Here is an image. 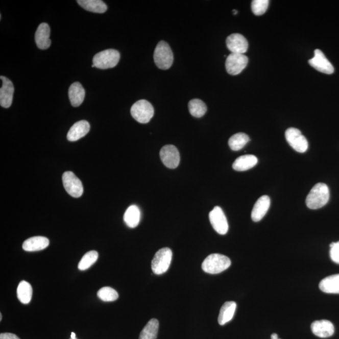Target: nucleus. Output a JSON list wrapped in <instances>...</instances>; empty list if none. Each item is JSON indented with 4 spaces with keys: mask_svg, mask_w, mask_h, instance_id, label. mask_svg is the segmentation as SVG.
<instances>
[{
    "mask_svg": "<svg viewBox=\"0 0 339 339\" xmlns=\"http://www.w3.org/2000/svg\"><path fill=\"white\" fill-rule=\"evenodd\" d=\"M330 198L329 188L324 183L314 185L306 199V204L310 209L322 208L327 204Z\"/></svg>",
    "mask_w": 339,
    "mask_h": 339,
    "instance_id": "obj_1",
    "label": "nucleus"
},
{
    "mask_svg": "<svg viewBox=\"0 0 339 339\" xmlns=\"http://www.w3.org/2000/svg\"><path fill=\"white\" fill-rule=\"evenodd\" d=\"M231 261L226 256L221 254H210L202 264V269L209 274H218L230 267Z\"/></svg>",
    "mask_w": 339,
    "mask_h": 339,
    "instance_id": "obj_2",
    "label": "nucleus"
},
{
    "mask_svg": "<svg viewBox=\"0 0 339 339\" xmlns=\"http://www.w3.org/2000/svg\"><path fill=\"white\" fill-rule=\"evenodd\" d=\"M156 65L162 70L171 68L174 62V54L171 46L164 41H160L156 46L154 55Z\"/></svg>",
    "mask_w": 339,
    "mask_h": 339,
    "instance_id": "obj_3",
    "label": "nucleus"
},
{
    "mask_svg": "<svg viewBox=\"0 0 339 339\" xmlns=\"http://www.w3.org/2000/svg\"><path fill=\"white\" fill-rule=\"evenodd\" d=\"M120 59V54L114 49L100 52L93 57V64L100 69H108L116 67Z\"/></svg>",
    "mask_w": 339,
    "mask_h": 339,
    "instance_id": "obj_4",
    "label": "nucleus"
},
{
    "mask_svg": "<svg viewBox=\"0 0 339 339\" xmlns=\"http://www.w3.org/2000/svg\"><path fill=\"white\" fill-rule=\"evenodd\" d=\"M131 114L139 124H146L154 115V108L152 104L144 100H139L131 108Z\"/></svg>",
    "mask_w": 339,
    "mask_h": 339,
    "instance_id": "obj_5",
    "label": "nucleus"
},
{
    "mask_svg": "<svg viewBox=\"0 0 339 339\" xmlns=\"http://www.w3.org/2000/svg\"><path fill=\"white\" fill-rule=\"evenodd\" d=\"M172 251L168 248L160 249L156 253L152 261V269L155 275H162L166 272L171 265Z\"/></svg>",
    "mask_w": 339,
    "mask_h": 339,
    "instance_id": "obj_6",
    "label": "nucleus"
},
{
    "mask_svg": "<svg viewBox=\"0 0 339 339\" xmlns=\"http://www.w3.org/2000/svg\"><path fill=\"white\" fill-rule=\"evenodd\" d=\"M63 185L70 196L79 198L83 195L84 188L80 179L72 172H65L62 176Z\"/></svg>",
    "mask_w": 339,
    "mask_h": 339,
    "instance_id": "obj_7",
    "label": "nucleus"
},
{
    "mask_svg": "<svg viewBox=\"0 0 339 339\" xmlns=\"http://www.w3.org/2000/svg\"><path fill=\"white\" fill-rule=\"evenodd\" d=\"M287 142L295 151L299 153H305L308 147L307 139L299 130L295 128H289L285 132Z\"/></svg>",
    "mask_w": 339,
    "mask_h": 339,
    "instance_id": "obj_8",
    "label": "nucleus"
},
{
    "mask_svg": "<svg viewBox=\"0 0 339 339\" xmlns=\"http://www.w3.org/2000/svg\"><path fill=\"white\" fill-rule=\"evenodd\" d=\"M248 58L244 54L231 53L227 57L226 68L229 75H239L247 66Z\"/></svg>",
    "mask_w": 339,
    "mask_h": 339,
    "instance_id": "obj_9",
    "label": "nucleus"
},
{
    "mask_svg": "<svg viewBox=\"0 0 339 339\" xmlns=\"http://www.w3.org/2000/svg\"><path fill=\"white\" fill-rule=\"evenodd\" d=\"M209 220L212 228L218 234L224 235L228 232L229 229L228 220L220 207H215L209 213Z\"/></svg>",
    "mask_w": 339,
    "mask_h": 339,
    "instance_id": "obj_10",
    "label": "nucleus"
},
{
    "mask_svg": "<svg viewBox=\"0 0 339 339\" xmlns=\"http://www.w3.org/2000/svg\"><path fill=\"white\" fill-rule=\"evenodd\" d=\"M308 63L314 69L322 73L332 75L334 72V67L319 49L314 51V57L309 60Z\"/></svg>",
    "mask_w": 339,
    "mask_h": 339,
    "instance_id": "obj_11",
    "label": "nucleus"
},
{
    "mask_svg": "<svg viewBox=\"0 0 339 339\" xmlns=\"http://www.w3.org/2000/svg\"><path fill=\"white\" fill-rule=\"evenodd\" d=\"M160 156L162 162L166 167L176 168L179 166L180 161L179 150L174 146L167 144L161 149Z\"/></svg>",
    "mask_w": 339,
    "mask_h": 339,
    "instance_id": "obj_12",
    "label": "nucleus"
},
{
    "mask_svg": "<svg viewBox=\"0 0 339 339\" xmlns=\"http://www.w3.org/2000/svg\"><path fill=\"white\" fill-rule=\"evenodd\" d=\"M226 45L231 53L234 54H244L248 49V40L239 34L229 35L226 39Z\"/></svg>",
    "mask_w": 339,
    "mask_h": 339,
    "instance_id": "obj_13",
    "label": "nucleus"
},
{
    "mask_svg": "<svg viewBox=\"0 0 339 339\" xmlns=\"http://www.w3.org/2000/svg\"><path fill=\"white\" fill-rule=\"evenodd\" d=\"M0 79L2 81L0 89V105L3 108H8L12 104L14 86L12 82L5 76H1Z\"/></svg>",
    "mask_w": 339,
    "mask_h": 339,
    "instance_id": "obj_14",
    "label": "nucleus"
},
{
    "mask_svg": "<svg viewBox=\"0 0 339 339\" xmlns=\"http://www.w3.org/2000/svg\"><path fill=\"white\" fill-rule=\"evenodd\" d=\"M311 329L314 335L321 338L331 337L335 331L332 322L327 320L314 321L311 325Z\"/></svg>",
    "mask_w": 339,
    "mask_h": 339,
    "instance_id": "obj_15",
    "label": "nucleus"
},
{
    "mask_svg": "<svg viewBox=\"0 0 339 339\" xmlns=\"http://www.w3.org/2000/svg\"><path fill=\"white\" fill-rule=\"evenodd\" d=\"M51 29L49 25L42 23L40 25L35 35V42L38 48L42 50H46L50 47L51 40L50 39Z\"/></svg>",
    "mask_w": 339,
    "mask_h": 339,
    "instance_id": "obj_16",
    "label": "nucleus"
},
{
    "mask_svg": "<svg viewBox=\"0 0 339 339\" xmlns=\"http://www.w3.org/2000/svg\"><path fill=\"white\" fill-rule=\"evenodd\" d=\"M270 207V198L263 196L259 198L253 207L251 218L254 222H259L266 215Z\"/></svg>",
    "mask_w": 339,
    "mask_h": 339,
    "instance_id": "obj_17",
    "label": "nucleus"
},
{
    "mask_svg": "<svg viewBox=\"0 0 339 339\" xmlns=\"http://www.w3.org/2000/svg\"><path fill=\"white\" fill-rule=\"evenodd\" d=\"M90 130V125L86 120H81L70 128L67 133V138L70 141H76L79 140L89 133Z\"/></svg>",
    "mask_w": 339,
    "mask_h": 339,
    "instance_id": "obj_18",
    "label": "nucleus"
},
{
    "mask_svg": "<svg viewBox=\"0 0 339 339\" xmlns=\"http://www.w3.org/2000/svg\"><path fill=\"white\" fill-rule=\"evenodd\" d=\"M49 245V240L43 236H35L25 240L22 248L25 251L32 252L44 250Z\"/></svg>",
    "mask_w": 339,
    "mask_h": 339,
    "instance_id": "obj_19",
    "label": "nucleus"
},
{
    "mask_svg": "<svg viewBox=\"0 0 339 339\" xmlns=\"http://www.w3.org/2000/svg\"><path fill=\"white\" fill-rule=\"evenodd\" d=\"M258 163V158L253 155L240 156L232 164L235 171L243 172L254 167Z\"/></svg>",
    "mask_w": 339,
    "mask_h": 339,
    "instance_id": "obj_20",
    "label": "nucleus"
},
{
    "mask_svg": "<svg viewBox=\"0 0 339 339\" xmlns=\"http://www.w3.org/2000/svg\"><path fill=\"white\" fill-rule=\"evenodd\" d=\"M319 288L324 293L339 294V274L323 279L319 284Z\"/></svg>",
    "mask_w": 339,
    "mask_h": 339,
    "instance_id": "obj_21",
    "label": "nucleus"
},
{
    "mask_svg": "<svg viewBox=\"0 0 339 339\" xmlns=\"http://www.w3.org/2000/svg\"><path fill=\"white\" fill-rule=\"evenodd\" d=\"M69 96L71 105L74 107H78L83 103L85 98V90L78 82L73 83L69 87Z\"/></svg>",
    "mask_w": 339,
    "mask_h": 339,
    "instance_id": "obj_22",
    "label": "nucleus"
},
{
    "mask_svg": "<svg viewBox=\"0 0 339 339\" xmlns=\"http://www.w3.org/2000/svg\"><path fill=\"white\" fill-rule=\"evenodd\" d=\"M236 309V302L229 301L224 303L220 310L218 317V323L224 325L230 322L234 316Z\"/></svg>",
    "mask_w": 339,
    "mask_h": 339,
    "instance_id": "obj_23",
    "label": "nucleus"
},
{
    "mask_svg": "<svg viewBox=\"0 0 339 339\" xmlns=\"http://www.w3.org/2000/svg\"><path fill=\"white\" fill-rule=\"evenodd\" d=\"M77 2L84 10L89 12L103 13L108 10L107 5L101 0H79Z\"/></svg>",
    "mask_w": 339,
    "mask_h": 339,
    "instance_id": "obj_24",
    "label": "nucleus"
},
{
    "mask_svg": "<svg viewBox=\"0 0 339 339\" xmlns=\"http://www.w3.org/2000/svg\"><path fill=\"white\" fill-rule=\"evenodd\" d=\"M141 213L138 207L135 205L128 207L125 213L124 221L130 228H135L140 221Z\"/></svg>",
    "mask_w": 339,
    "mask_h": 339,
    "instance_id": "obj_25",
    "label": "nucleus"
},
{
    "mask_svg": "<svg viewBox=\"0 0 339 339\" xmlns=\"http://www.w3.org/2000/svg\"><path fill=\"white\" fill-rule=\"evenodd\" d=\"M159 322L156 319H152L148 322L139 335V339H156L157 337Z\"/></svg>",
    "mask_w": 339,
    "mask_h": 339,
    "instance_id": "obj_26",
    "label": "nucleus"
},
{
    "mask_svg": "<svg viewBox=\"0 0 339 339\" xmlns=\"http://www.w3.org/2000/svg\"><path fill=\"white\" fill-rule=\"evenodd\" d=\"M32 287L26 281H21L18 286L17 297L20 302L23 304H28L31 302L32 297Z\"/></svg>",
    "mask_w": 339,
    "mask_h": 339,
    "instance_id": "obj_27",
    "label": "nucleus"
},
{
    "mask_svg": "<svg viewBox=\"0 0 339 339\" xmlns=\"http://www.w3.org/2000/svg\"><path fill=\"white\" fill-rule=\"evenodd\" d=\"M250 137L244 133H238L232 135L229 139L228 144L233 151H238L244 148L250 141Z\"/></svg>",
    "mask_w": 339,
    "mask_h": 339,
    "instance_id": "obj_28",
    "label": "nucleus"
},
{
    "mask_svg": "<svg viewBox=\"0 0 339 339\" xmlns=\"http://www.w3.org/2000/svg\"><path fill=\"white\" fill-rule=\"evenodd\" d=\"M207 109L206 104L201 100L194 99L188 103V110L193 117H201L204 116Z\"/></svg>",
    "mask_w": 339,
    "mask_h": 339,
    "instance_id": "obj_29",
    "label": "nucleus"
},
{
    "mask_svg": "<svg viewBox=\"0 0 339 339\" xmlns=\"http://www.w3.org/2000/svg\"><path fill=\"white\" fill-rule=\"evenodd\" d=\"M98 259V253L95 251H91L85 254L78 264V269L84 271L89 269L94 264Z\"/></svg>",
    "mask_w": 339,
    "mask_h": 339,
    "instance_id": "obj_30",
    "label": "nucleus"
},
{
    "mask_svg": "<svg viewBox=\"0 0 339 339\" xmlns=\"http://www.w3.org/2000/svg\"><path fill=\"white\" fill-rule=\"evenodd\" d=\"M98 297L104 302H114L118 299L117 292L111 287L106 286L101 288L98 292Z\"/></svg>",
    "mask_w": 339,
    "mask_h": 339,
    "instance_id": "obj_31",
    "label": "nucleus"
},
{
    "mask_svg": "<svg viewBox=\"0 0 339 339\" xmlns=\"http://www.w3.org/2000/svg\"><path fill=\"white\" fill-rule=\"evenodd\" d=\"M269 4V0H253L251 3V10L256 16L263 15L267 12Z\"/></svg>",
    "mask_w": 339,
    "mask_h": 339,
    "instance_id": "obj_32",
    "label": "nucleus"
},
{
    "mask_svg": "<svg viewBox=\"0 0 339 339\" xmlns=\"http://www.w3.org/2000/svg\"><path fill=\"white\" fill-rule=\"evenodd\" d=\"M330 256L332 260L339 264V241L330 245Z\"/></svg>",
    "mask_w": 339,
    "mask_h": 339,
    "instance_id": "obj_33",
    "label": "nucleus"
},
{
    "mask_svg": "<svg viewBox=\"0 0 339 339\" xmlns=\"http://www.w3.org/2000/svg\"><path fill=\"white\" fill-rule=\"evenodd\" d=\"M0 339H20L15 334L12 333H2L0 334Z\"/></svg>",
    "mask_w": 339,
    "mask_h": 339,
    "instance_id": "obj_34",
    "label": "nucleus"
},
{
    "mask_svg": "<svg viewBox=\"0 0 339 339\" xmlns=\"http://www.w3.org/2000/svg\"><path fill=\"white\" fill-rule=\"evenodd\" d=\"M278 335L277 334V333H273L272 335H271V339H278Z\"/></svg>",
    "mask_w": 339,
    "mask_h": 339,
    "instance_id": "obj_35",
    "label": "nucleus"
},
{
    "mask_svg": "<svg viewBox=\"0 0 339 339\" xmlns=\"http://www.w3.org/2000/svg\"><path fill=\"white\" fill-rule=\"evenodd\" d=\"M71 338H72V339L76 338V333L75 332L71 333Z\"/></svg>",
    "mask_w": 339,
    "mask_h": 339,
    "instance_id": "obj_36",
    "label": "nucleus"
},
{
    "mask_svg": "<svg viewBox=\"0 0 339 339\" xmlns=\"http://www.w3.org/2000/svg\"><path fill=\"white\" fill-rule=\"evenodd\" d=\"M233 13H234V15H236V14H237V11H236V10H233Z\"/></svg>",
    "mask_w": 339,
    "mask_h": 339,
    "instance_id": "obj_37",
    "label": "nucleus"
},
{
    "mask_svg": "<svg viewBox=\"0 0 339 339\" xmlns=\"http://www.w3.org/2000/svg\"><path fill=\"white\" fill-rule=\"evenodd\" d=\"M2 321V314L0 313V321Z\"/></svg>",
    "mask_w": 339,
    "mask_h": 339,
    "instance_id": "obj_38",
    "label": "nucleus"
},
{
    "mask_svg": "<svg viewBox=\"0 0 339 339\" xmlns=\"http://www.w3.org/2000/svg\"><path fill=\"white\" fill-rule=\"evenodd\" d=\"M92 68H93V67H95V66H94V64H92Z\"/></svg>",
    "mask_w": 339,
    "mask_h": 339,
    "instance_id": "obj_39",
    "label": "nucleus"
},
{
    "mask_svg": "<svg viewBox=\"0 0 339 339\" xmlns=\"http://www.w3.org/2000/svg\"><path fill=\"white\" fill-rule=\"evenodd\" d=\"M70 339H72V338H70ZM75 339H78V338H75Z\"/></svg>",
    "mask_w": 339,
    "mask_h": 339,
    "instance_id": "obj_40",
    "label": "nucleus"
},
{
    "mask_svg": "<svg viewBox=\"0 0 339 339\" xmlns=\"http://www.w3.org/2000/svg\"><path fill=\"white\" fill-rule=\"evenodd\" d=\"M278 339H281V338H278Z\"/></svg>",
    "mask_w": 339,
    "mask_h": 339,
    "instance_id": "obj_41",
    "label": "nucleus"
}]
</instances>
